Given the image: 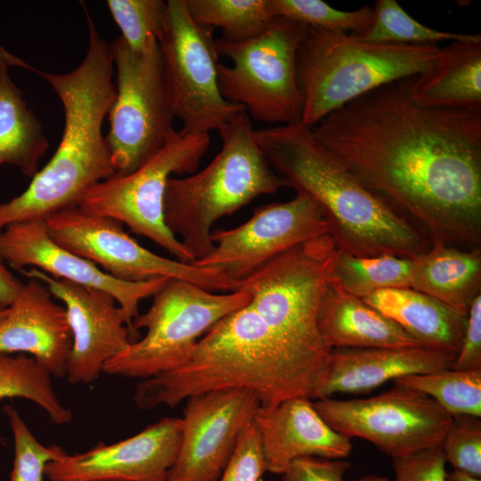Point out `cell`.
Listing matches in <instances>:
<instances>
[{"instance_id": "cell-3", "label": "cell", "mask_w": 481, "mask_h": 481, "mask_svg": "<svg viewBox=\"0 0 481 481\" xmlns=\"http://www.w3.org/2000/svg\"><path fill=\"white\" fill-rule=\"evenodd\" d=\"M324 380L281 346L249 303L211 327L183 365L142 379L134 401L143 410L174 407L197 394L240 388L271 407L294 397L318 399Z\"/></svg>"}, {"instance_id": "cell-24", "label": "cell", "mask_w": 481, "mask_h": 481, "mask_svg": "<svg viewBox=\"0 0 481 481\" xmlns=\"http://www.w3.org/2000/svg\"><path fill=\"white\" fill-rule=\"evenodd\" d=\"M411 94L424 107L481 111V35L440 48L433 65L412 77Z\"/></svg>"}, {"instance_id": "cell-44", "label": "cell", "mask_w": 481, "mask_h": 481, "mask_svg": "<svg viewBox=\"0 0 481 481\" xmlns=\"http://www.w3.org/2000/svg\"><path fill=\"white\" fill-rule=\"evenodd\" d=\"M8 314V307H0V324L4 320Z\"/></svg>"}, {"instance_id": "cell-28", "label": "cell", "mask_w": 481, "mask_h": 481, "mask_svg": "<svg viewBox=\"0 0 481 481\" xmlns=\"http://www.w3.org/2000/svg\"><path fill=\"white\" fill-rule=\"evenodd\" d=\"M412 258L393 255L355 256L337 249L330 282L343 291L363 298L385 289L412 288Z\"/></svg>"}, {"instance_id": "cell-17", "label": "cell", "mask_w": 481, "mask_h": 481, "mask_svg": "<svg viewBox=\"0 0 481 481\" xmlns=\"http://www.w3.org/2000/svg\"><path fill=\"white\" fill-rule=\"evenodd\" d=\"M29 279L43 282L65 306L72 336L65 378L71 384H90L107 362L131 342L126 318L109 293L56 279L37 268L20 270Z\"/></svg>"}, {"instance_id": "cell-4", "label": "cell", "mask_w": 481, "mask_h": 481, "mask_svg": "<svg viewBox=\"0 0 481 481\" xmlns=\"http://www.w3.org/2000/svg\"><path fill=\"white\" fill-rule=\"evenodd\" d=\"M273 169L320 206L338 249L360 256L412 258L431 240L358 182L301 123L255 130Z\"/></svg>"}, {"instance_id": "cell-8", "label": "cell", "mask_w": 481, "mask_h": 481, "mask_svg": "<svg viewBox=\"0 0 481 481\" xmlns=\"http://www.w3.org/2000/svg\"><path fill=\"white\" fill-rule=\"evenodd\" d=\"M152 298L132 322L133 334L146 329L145 336L107 362L102 372L145 379L176 369L211 327L250 302L243 290L220 294L177 278H168Z\"/></svg>"}, {"instance_id": "cell-30", "label": "cell", "mask_w": 481, "mask_h": 481, "mask_svg": "<svg viewBox=\"0 0 481 481\" xmlns=\"http://www.w3.org/2000/svg\"><path fill=\"white\" fill-rule=\"evenodd\" d=\"M186 5L196 22L221 28L222 38L233 42L263 34L274 20L267 0H186Z\"/></svg>"}, {"instance_id": "cell-36", "label": "cell", "mask_w": 481, "mask_h": 481, "mask_svg": "<svg viewBox=\"0 0 481 481\" xmlns=\"http://www.w3.org/2000/svg\"><path fill=\"white\" fill-rule=\"evenodd\" d=\"M441 448L446 462H450L453 469L481 477L480 418L469 415L452 417Z\"/></svg>"}, {"instance_id": "cell-13", "label": "cell", "mask_w": 481, "mask_h": 481, "mask_svg": "<svg viewBox=\"0 0 481 481\" xmlns=\"http://www.w3.org/2000/svg\"><path fill=\"white\" fill-rule=\"evenodd\" d=\"M52 240L115 279L129 282L161 277L188 281L209 291L231 292L240 281L227 273L169 259L140 245L115 219L72 207L44 219Z\"/></svg>"}, {"instance_id": "cell-27", "label": "cell", "mask_w": 481, "mask_h": 481, "mask_svg": "<svg viewBox=\"0 0 481 481\" xmlns=\"http://www.w3.org/2000/svg\"><path fill=\"white\" fill-rule=\"evenodd\" d=\"M12 65L26 67L0 46V166H14L32 178L39 170V160L49 143L41 122L10 76Z\"/></svg>"}, {"instance_id": "cell-40", "label": "cell", "mask_w": 481, "mask_h": 481, "mask_svg": "<svg viewBox=\"0 0 481 481\" xmlns=\"http://www.w3.org/2000/svg\"><path fill=\"white\" fill-rule=\"evenodd\" d=\"M451 369H481V293L474 298L469 306L461 346Z\"/></svg>"}, {"instance_id": "cell-2", "label": "cell", "mask_w": 481, "mask_h": 481, "mask_svg": "<svg viewBox=\"0 0 481 481\" xmlns=\"http://www.w3.org/2000/svg\"><path fill=\"white\" fill-rule=\"evenodd\" d=\"M89 40L85 58L72 71L37 70L56 93L64 111L61 142L49 162L20 195L0 203V228L13 223L45 219L77 207L84 193L116 174L103 135V120L116 97L110 46L85 9Z\"/></svg>"}, {"instance_id": "cell-15", "label": "cell", "mask_w": 481, "mask_h": 481, "mask_svg": "<svg viewBox=\"0 0 481 481\" xmlns=\"http://www.w3.org/2000/svg\"><path fill=\"white\" fill-rule=\"evenodd\" d=\"M296 192L290 200L257 208L237 227L212 230L213 249L192 264L222 271L240 281L282 251L329 234L317 202L302 192Z\"/></svg>"}, {"instance_id": "cell-10", "label": "cell", "mask_w": 481, "mask_h": 481, "mask_svg": "<svg viewBox=\"0 0 481 481\" xmlns=\"http://www.w3.org/2000/svg\"><path fill=\"white\" fill-rule=\"evenodd\" d=\"M209 144V134L175 131L164 147L137 169L126 175L115 174L89 188L77 207L126 224L176 260L192 264L193 257L166 226L164 196L170 175L196 172Z\"/></svg>"}, {"instance_id": "cell-1", "label": "cell", "mask_w": 481, "mask_h": 481, "mask_svg": "<svg viewBox=\"0 0 481 481\" xmlns=\"http://www.w3.org/2000/svg\"><path fill=\"white\" fill-rule=\"evenodd\" d=\"M412 77L369 92L311 127L365 188L431 240L481 245V111L424 107Z\"/></svg>"}, {"instance_id": "cell-14", "label": "cell", "mask_w": 481, "mask_h": 481, "mask_svg": "<svg viewBox=\"0 0 481 481\" xmlns=\"http://www.w3.org/2000/svg\"><path fill=\"white\" fill-rule=\"evenodd\" d=\"M314 406L334 430L368 440L392 459L441 446L452 421L432 398L396 383L369 398L323 397Z\"/></svg>"}, {"instance_id": "cell-19", "label": "cell", "mask_w": 481, "mask_h": 481, "mask_svg": "<svg viewBox=\"0 0 481 481\" xmlns=\"http://www.w3.org/2000/svg\"><path fill=\"white\" fill-rule=\"evenodd\" d=\"M0 256L12 267L37 268L56 279L66 280L110 294L123 312L131 335L139 303L165 283L167 277L129 282L113 278L91 261L54 242L42 219L13 223L0 232Z\"/></svg>"}, {"instance_id": "cell-35", "label": "cell", "mask_w": 481, "mask_h": 481, "mask_svg": "<svg viewBox=\"0 0 481 481\" xmlns=\"http://www.w3.org/2000/svg\"><path fill=\"white\" fill-rule=\"evenodd\" d=\"M14 443L13 467L10 481H45V468L66 452L58 445L45 446L32 434L13 406L4 407Z\"/></svg>"}, {"instance_id": "cell-25", "label": "cell", "mask_w": 481, "mask_h": 481, "mask_svg": "<svg viewBox=\"0 0 481 481\" xmlns=\"http://www.w3.org/2000/svg\"><path fill=\"white\" fill-rule=\"evenodd\" d=\"M363 299L422 346L456 355L460 351L467 314L444 302L412 288L380 289Z\"/></svg>"}, {"instance_id": "cell-26", "label": "cell", "mask_w": 481, "mask_h": 481, "mask_svg": "<svg viewBox=\"0 0 481 481\" xmlns=\"http://www.w3.org/2000/svg\"><path fill=\"white\" fill-rule=\"evenodd\" d=\"M412 288L467 314L481 289L480 248L461 249L439 240L412 257Z\"/></svg>"}, {"instance_id": "cell-11", "label": "cell", "mask_w": 481, "mask_h": 481, "mask_svg": "<svg viewBox=\"0 0 481 481\" xmlns=\"http://www.w3.org/2000/svg\"><path fill=\"white\" fill-rule=\"evenodd\" d=\"M110 46L116 97L106 140L118 175H126L157 154L175 130L157 40L142 53L119 37Z\"/></svg>"}, {"instance_id": "cell-29", "label": "cell", "mask_w": 481, "mask_h": 481, "mask_svg": "<svg viewBox=\"0 0 481 481\" xmlns=\"http://www.w3.org/2000/svg\"><path fill=\"white\" fill-rule=\"evenodd\" d=\"M50 373L24 354H0V399L21 397L40 406L58 425L69 422L72 413L56 395Z\"/></svg>"}, {"instance_id": "cell-23", "label": "cell", "mask_w": 481, "mask_h": 481, "mask_svg": "<svg viewBox=\"0 0 481 481\" xmlns=\"http://www.w3.org/2000/svg\"><path fill=\"white\" fill-rule=\"evenodd\" d=\"M317 326L330 349L421 346L393 320L330 281L319 305Z\"/></svg>"}, {"instance_id": "cell-34", "label": "cell", "mask_w": 481, "mask_h": 481, "mask_svg": "<svg viewBox=\"0 0 481 481\" xmlns=\"http://www.w3.org/2000/svg\"><path fill=\"white\" fill-rule=\"evenodd\" d=\"M107 6L121 31L120 37L134 52H144L157 40L162 27L166 1L108 0Z\"/></svg>"}, {"instance_id": "cell-12", "label": "cell", "mask_w": 481, "mask_h": 481, "mask_svg": "<svg viewBox=\"0 0 481 481\" xmlns=\"http://www.w3.org/2000/svg\"><path fill=\"white\" fill-rule=\"evenodd\" d=\"M213 32V28L192 18L186 0L166 1L157 42L174 116L188 134L219 130L245 110L220 93L219 54Z\"/></svg>"}, {"instance_id": "cell-43", "label": "cell", "mask_w": 481, "mask_h": 481, "mask_svg": "<svg viewBox=\"0 0 481 481\" xmlns=\"http://www.w3.org/2000/svg\"><path fill=\"white\" fill-rule=\"evenodd\" d=\"M356 481H388V479L379 475H368L357 479Z\"/></svg>"}, {"instance_id": "cell-7", "label": "cell", "mask_w": 481, "mask_h": 481, "mask_svg": "<svg viewBox=\"0 0 481 481\" xmlns=\"http://www.w3.org/2000/svg\"><path fill=\"white\" fill-rule=\"evenodd\" d=\"M337 251L326 233L291 247L240 281L250 306L281 346L326 378L330 349L317 326V312Z\"/></svg>"}, {"instance_id": "cell-6", "label": "cell", "mask_w": 481, "mask_h": 481, "mask_svg": "<svg viewBox=\"0 0 481 481\" xmlns=\"http://www.w3.org/2000/svg\"><path fill=\"white\" fill-rule=\"evenodd\" d=\"M437 45L376 43L359 35L307 27L297 53L301 124L312 127L356 98L428 70Z\"/></svg>"}, {"instance_id": "cell-9", "label": "cell", "mask_w": 481, "mask_h": 481, "mask_svg": "<svg viewBox=\"0 0 481 481\" xmlns=\"http://www.w3.org/2000/svg\"><path fill=\"white\" fill-rule=\"evenodd\" d=\"M306 26L274 18L261 35L243 41L216 39L219 55L218 87L224 100L242 106L250 119L286 126L301 123L303 98L297 53Z\"/></svg>"}, {"instance_id": "cell-32", "label": "cell", "mask_w": 481, "mask_h": 481, "mask_svg": "<svg viewBox=\"0 0 481 481\" xmlns=\"http://www.w3.org/2000/svg\"><path fill=\"white\" fill-rule=\"evenodd\" d=\"M370 27L359 36L365 40L399 45H437L469 38L473 34L431 29L417 21L395 0H378Z\"/></svg>"}, {"instance_id": "cell-20", "label": "cell", "mask_w": 481, "mask_h": 481, "mask_svg": "<svg viewBox=\"0 0 481 481\" xmlns=\"http://www.w3.org/2000/svg\"><path fill=\"white\" fill-rule=\"evenodd\" d=\"M253 422L265 455L266 471L283 474L302 457L343 460L352 452L351 439L330 428L306 397L259 407Z\"/></svg>"}, {"instance_id": "cell-38", "label": "cell", "mask_w": 481, "mask_h": 481, "mask_svg": "<svg viewBox=\"0 0 481 481\" xmlns=\"http://www.w3.org/2000/svg\"><path fill=\"white\" fill-rule=\"evenodd\" d=\"M392 460L394 481H445L446 459L441 446Z\"/></svg>"}, {"instance_id": "cell-39", "label": "cell", "mask_w": 481, "mask_h": 481, "mask_svg": "<svg viewBox=\"0 0 481 481\" xmlns=\"http://www.w3.org/2000/svg\"><path fill=\"white\" fill-rule=\"evenodd\" d=\"M350 463L344 460L302 457L293 461L282 476V481H344Z\"/></svg>"}, {"instance_id": "cell-16", "label": "cell", "mask_w": 481, "mask_h": 481, "mask_svg": "<svg viewBox=\"0 0 481 481\" xmlns=\"http://www.w3.org/2000/svg\"><path fill=\"white\" fill-rule=\"evenodd\" d=\"M260 407L247 389L213 390L187 398L176 459L167 481H218L242 430Z\"/></svg>"}, {"instance_id": "cell-33", "label": "cell", "mask_w": 481, "mask_h": 481, "mask_svg": "<svg viewBox=\"0 0 481 481\" xmlns=\"http://www.w3.org/2000/svg\"><path fill=\"white\" fill-rule=\"evenodd\" d=\"M267 3L273 18L336 33L360 35L370 27L373 15L369 5L341 11L321 0H267Z\"/></svg>"}, {"instance_id": "cell-5", "label": "cell", "mask_w": 481, "mask_h": 481, "mask_svg": "<svg viewBox=\"0 0 481 481\" xmlns=\"http://www.w3.org/2000/svg\"><path fill=\"white\" fill-rule=\"evenodd\" d=\"M222 148L203 169L170 177L164 196V220L194 261L213 249V224L254 199L272 194L287 182L268 163L246 111L219 130Z\"/></svg>"}, {"instance_id": "cell-37", "label": "cell", "mask_w": 481, "mask_h": 481, "mask_svg": "<svg viewBox=\"0 0 481 481\" xmlns=\"http://www.w3.org/2000/svg\"><path fill=\"white\" fill-rule=\"evenodd\" d=\"M265 471L264 452L252 421L240 433L219 481H259Z\"/></svg>"}, {"instance_id": "cell-31", "label": "cell", "mask_w": 481, "mask_h": 481, "mask_svg": "<svg viewBox=\"0 0 481 481\" xmlns=\"http://www.w3.org/2000/svg\"><path fill=\"white\" fill-rule=\"evenodd\" d=\"M394 383L427 395L452 417L481 418V369L458 371L448 368L399 378Z\"/></svg>"}, {"instance_id": "cell-41", "label": "cell", "mask_w": 481, "mask_h": 481, "mask_svg": "<svg viewBox=\"0 0 481 481\" xmlns=\"http://www.w3.org/2000/svg\"><path fill=\"white\" fill-rule=\"evenodd\" d=\"M2 228H0V232ZM23 284L16 279L4 264L0 256V307H9L19 296Z\"/></svg>"}, {"instance_id": "cell-42", "label": "cell", "mask_w": 481, "mask_h": 481, "mask_svg": "<svg viewBox=\"0 0 481 481\" xmlns=\"http://www.w3.org/2000/svg\"><path fill=\"white\" fill-rule=\"evenodd\" d=\"M445 481H481V478L473 477L461 470L453 469L447 472Z\"/></svg>"}, {"instance_id": "cell-18", "label": "cell", "mask_w": 481, "mask_h": 481, "mask_svg": "<svg viewBox=\"0 0 481 481\" xmlns=\"http://www.w3.org/2000/svg\"><path fill=\"white\" fill-rule=\"evenodd\" d=\"M181 419L165 417L126 439L65 453L45 468L49 481H167L179 449Z\"/></svg>"}, {"instance_id": "cell-21", "label": "cell", "mask_w": 481, "mask_h": 481, "mask_svg": "<svg viewBox=\"0 0 481 481\" xmlns=\"http://www.w3.org/2000/svg\"><path fill=\"white\" fill-rule=\"evenodd\" d=\"M71 345L65 308L43 282L29 279L0 324V354H28L52 377L62 379Z\"/></svg>"}, {"instance_id": "cell-22", "label": "cell", "mask_w": 481, "mask_h": 481, "mask_svg": "<svg viewBox=\"0 0 481 481\" xmlns=\"http://www.w3.org/2000/svg\"><path fill=\"white\" fill-rule=\"evenodd\" d=\"M456 355L412 347L334 348L319 398L368 393L388 380L451 368Z\"/></svg>"}]
</instances>
